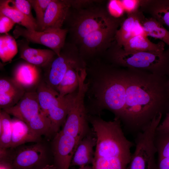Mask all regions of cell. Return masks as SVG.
I'll return each mask as SVG.
<instances>
[{
    "label": "cell",
    "mask_w": 169,
    "mask_h": 169,
    "mask_svg": "<svg viewBox=\"0 0 169 169\" xmlns=\"http://www.w3.org/2000/svg\"><path fill=\"white\" fill-rule=\"evenodd\" d=\"M25 40V41H19L17 45L20 57L27 63L36 67H46L49 66L57 56L50 49H37L30 47L29 42Z\"/></svg>",
    "instance_id": "obj_16"
},
{
    "label": "cell",
    "mask_w": 169,
    "mask_h": 169,
    "mask_svg": "<svg viewBox=\"0 0 169 169\" xmlns=\"http://www.w3.org/2000/svg\"><path fill=\"white\" fill-rule=\"evenodd\" d=\"M0 159L10 161L17 169H42L53 164L50 146L42 141L31 145L0 148Z\"/></svg>",
    "instance_id": "obj_5"
},
{
    "label": "cell",
    "mask_w": 169,
    "mask_h": 169,
    "mask_svg": "<svg viewBox=\"0 0 169 169\" xmlns=\"http://www.w3.org/2000/svg\"><path fill=\"white\" fill-rule=\"evenodd\" d=\"M12 135L10 148H14L28 142L41 141L23 121L14 117L12 119Z\"/></svg>",
    "instance_id": "obj_19"
},
{
    "label": "cell",
    "mask_w": 169,
    "mask_h": 169,
    "mask_svg": "<svg viewBox=\"0 0 169 169\" xmlns=\"http://www.w3.org/2000/svg\"><path fill=\"white\" fill-rule=\"evenodd\" d=\"M11 2L13 6L18 10L36 23L35 18L32 15L31 11L32 6L28 0H11Z\"/></svg>",
    "instance_id": "obj_32"
},
{
    "label": "cell",
    "mask_w": 169,
    "mask_h": 169,
    "mask_svg": "<svg viewBox=\"0 0 169 169\" xmlns=\"http://www.w3.org/2000/svg\"><path fill=\"white\" fill-rule=\"evenodd\" d=\"M152 17L169 28V0L145 1L142 6Z\"/></svg>",
    "instance_id": "obj_24"
},
{
    "label": "cell",
    "mask_w": 169,
    "mask_h": 169,
    "mask_svg": "<svg viewBox=\"0 0 169 169\" xmlns=\"http://www.w3.org/2000/svg\"><path fill=\"white\" fill-rule=\"evenodd\" d=\"M68 32L67 29L52 28L40 31L30 30L17 25L13 34L15 38L22 37L29 42L44 45L59 56L65 44Z\"/></svg>",
    "instance_id": "obj_11"
},
{
    "label": "cell",
    "mask_w": 169,
    "mask_h": 169,
    "mask_svg": "<svg viewBox=\"0 0 169 169\" xmlns=\"http://www.w3.org/2000/svg\"><path fill=\"white\" fill-rule=\"evenodd\" d=\"M16 23L11 19L0 13V33L6 34Z\"/></svg>",
    "instance_id": "obj_35"
},
{
    "label": "cell",
    "mask_w": 169,
    "mask_h": 169,
    "mask_svg": "<svg viewBox=\"0 0 169 169\" xmlns=\"http://www.w3.org/2000/svg\"><path fill=\"white\" fill-rule=\"evenodd\" d=\"M13 79L25 90L38 84L39 73L36 66L27 62L23 63L16 67Z\"/></svg>",
    "instance_id": "obj_20"
},
{
    "label": "cell",
    "mask_w": 169,
    "mask_h": 169,
    "mask_svg": "<svg viewBox=\"0 0 169 169\" xmlns=\"http://www.w3.org/2000/svg\"><path fill=\"white\" fill-rule=\"evenodd\" d=\"M26 92L13 79L0 80V107L3 110L16 105Z\"/></svg>",
    "instance_id": "obj_17"
},
{
    "label": "cell",
    "mask_w": 169,
    "mask_h": 169,
    "mask_svg": "<svg viewBox=\"0 0 169 169\" xmlns=\"http://www.w3.org/2000/svg\"><path fill=\"white\" fill-rule=\"evenodd\" d=\"M88 120L96 140L91 169H128L134 144L125 136L120 120L92 115Z\"/></svg>",
    "instance_id": "obj_3"
},
{
    "label": "cell",
    "mask_w": 169,
    "mask_h": 169,
    "mask_svg": "<svg viewBox=\"0 0 169 169\" xmlns=\"http://www.w3.org/2000/svg\"><path fill=\"white\" fill-rule=\"evenodd\" d=\"M118 18L110 25L95 31L82 38L78 43V49L82 58L92 56L104 51L111 46L120 24Z\"/></svg>",
    "instance_id": "obj_10"
},
{
    "label": "cell",
    "mask_w": 169,
    "mask_h": 169,
    "mask_svg": "<svg viewBox=\"0 0 169 169\" xmlns=\"http://www.w3.org/2000/svg\"><path fill=\"white\" fill-rule=\"evenodd\" d=\"M27 124L41 110L36 92H26L14 106L3 110Z\"/></svg>",
    "instance_id": "obj_15"
},
{
    "label": "cell",
    "mask_w": 169,
    "mask_h": 169,
    "mask_svg": "<svg viewBox=\"0 0 169 169\" xmlns=\"http://www.w3.org/2000/svg\"><path fill=\"white\" fill-rule=\"evenodd\" d=\"M145 18L142 12L139 9L128 14L127 18L122 21L120 28L116 32L115 39L116 45L121 48L131 38L138 35H146L141 24Z\"/></svg>",
    "instance_id": "obj_13"
},
{
    "label": "cell",
    "mask_w": 169,
    "mask_h": 169,
    "mask_svg": "<svg viewBox=\"0 0 169 169\" xmlns=\"http://www.w3.org/2000/svg\"><path fill=\"white\" fill-rule=\"evenodd\" d=\"M15 38L8 34L0 37V58L3 62L11 61L18 52Z\"/></svg>",
    "instance_id": "obj_28"
},
{
    "label": "cell",
    "mask_w": 169,
    "mask_h": 169,
    "mask_svg": "<svg viewBox=\"0 0 169 169\" xmlns=\"http://www.w3.org/2000/svg\"><path fill=\"white\" fill-rule=\"evenodd\" d=\"M12 119L3 110L0 112V148H10L12 135Z\"/></svg>",
    "instance_id": "obj_29"
},
{
    "label": "cell",
    "mask_w": 169,
    "mask_h": 169,
    "mask_svg": "<svg viewBox=\"0 0 169 169\" xmlns=\"http://www.w3.org/2000/svg\"><path fill=\"white\" fill-rule=\"evenodd\" d=\"M162 116V113L157 114L142 131L137 134L135 149L128 169H157L155 137Z\"/></svg>",
    "instance_id": "obj_7"
},
{
    "label": "cell",
    "mask_w": 169,
    "mask_h": 169,
    "mask_svg": "<svg viewBox=\"0 0 169 169\" xmlns=\"http://www.w3.org/2000/svg\"><path fill=\"white\" fill-rule=\"evenodd\" d=\"M168 132H169V110L163 121L157 127L156 132L157 133Z\"/></svg>",
    "instance_id": "obj_36"
},
{
    "label": "cell",
    "mask_w": 169,
    "mask_h": 169,
    "mask_svg": "<svg viewBox=\"0 0 169 169\" xmlns=\"http://www.w3.org/2000/svg\"><path fill=\"white\" fill-rule=\"evenodd\" d=\"M124 9L127 14L133 13L139 9L141 6L143 1L136 0H124L120 1Z\"/></svg>",
    "instance_id": "obj_34"
},
{
    "label": "cell",
    "mask_w": 169,
    "mask_h": 169,
    "mask_svg": "<svg viewBox=\"0 0 169 169\" xmlns=\"http://www.w3.org/2000/svg\"><path fill=\"white\" fill-rule=\"evenodd\" d=\"M92 167L90 165H87L85 166L79 167L78 169H91Z\"/></svg>",
    "instance_id": "obj_41"
},
{
    "label": "cell",
    "mask_w": 169,
    "mask_h": 169,
    "mask_svg": "<svg viewBox=\"0 0 169 169\" xmlns=\"http://www.w3.org/2000/svg\"><path fill=\"white\" fill-rule=\"evenodd\" d=\"M157 169H169V157L158 159Z\"/></svg>",
    "instance_id": "obj_38"
},
{
    "label": "cell",
    "mask_w": 169,
    "mask_h": 169,
    "mask_svg": "<svg viewBox=\"0 0 169 169\" xmlns=\"http://www.w3.org/2000/svg\"><path fill=\"white\" fill-rule=\"evenodd\" d=\"M86 69L88 115L99 116L106 110L120 120L125 103V69L99 62L86 66Z\"/></svg>",
    "instance_id": "obj_2"
},
{
    "label": "cell",
    "mask_w": 169,
    "mask_h": 169,
    "mask_svg": "<svg viewBox=\"0 0 169 169\" xmlns=\"http://www.w3.org/2000/svg\"><path fill=\"white\" fill-rule=\"evenodd\" d=\"M42 169H56L53 164L48 165Z\"/></svg>",
    "instance_id": "obj_40"
},
{
    "label": "cell",
    "mask_w": 169,
    "mask_h": 169,
    "mask_svg": "<svg viewBox=\"0 0 169 169\" xmlns=\"http://www.w3.org/2000/svg\"><path fill=\"white\" fill-rule=\"evenodd\" d=\"M0 169H17L10 161L4 159L0 160Z\"/></svg>",
    "instance_id": "obj_39"
},
{
    "label": "cell",
    "mask_w": 169,
    "mask_h": 169,
    "mask_svg": "<svg viewBox=\"0 0 169 169\" xmlns=\"http://www.w3.org/2000/svg\"><path fill=\"white\" fill-rule=\"evenodd\" d=\"M115 44L109 50L112 65L161 75L168 59L169 49L164 51H128Z\"/></svg>",
    "instance_id": "obj_4"
},
{
    "label": "cell",
    "mask_w": 169,
    "mask_h": 169,
    "mask_svg": "<svg viewBox=\"0 0 169 169\" xmlns=\"http://www.w3.org/2000/svg\"><path fill=\"white\" fill-rule=\"evenodd\" d=\"M0 13L18 23L30 30L38 31L37 23L27 17L12 4L11 0L0 1Z\"/></svg>",
    "instance_id": "obj_22"
},
{
    "label": "cell",
    "mask_w": 169,
    "mask_h": 169,
    "mask_svg": "<svg viewBox=\"0 0 169 169\" xmlns=\"http://www.w3.org/2000/svg\"><path fill=\"white\" fill-rule=\"evenodd\" d=\"M79 142L60 131L53 137L50 145L53 164L56 169H69Z\"/></svg>",
    "instance_id": "obj_12"
},
{
    "label": "cell",
    "mask_w": 169,
    "mask_h": 169,
    "mask_svg": "<svg viewBox=\"0 0 169 169\" xmlns=\"http://www.w3.org/2000/svg\"><path fill=\"white\" fill-rule=\"evenodd\" d=\"M79 87L65 121L60 131L75 138L79 143L91 131L88 124V114L85 98L88 84L85 69L78 72Z\"/></svg>",
    "instance_id": "obj_6"
},
{
    "label": "cell",
    "mask_w": 169,
    "mask_h": 169,
    "mask_svg": "<svg viewBox=\"0 0 169 169\" xmlns=\"http://www.w3.org/2000/svg\"><path fill=\"white\" fill-rule=\"evenodd\" d=\"M71 8L69 0H51L45 12L40 31L62 28Z\"/></svg>",
    "instance_id": "obj_14"
},
{
    "label": "cell",
    "mask_w": 169,
    "mask_h": 169,
    "mask_svg": "<svg viewBox=\"0 0 169 169\" xmlns=\"http://www.w3.org/2000/svg\"><path fill=\"white\" fill-rule=\"evenodd\" d=\"M108 8L109 13L115 18H119L122 16L124 11L120 1H110L108 4Z\"/></svg>",
    "instance_id": "obj_33"
},
{
    "label": "cell",
    "mask_w": 169,
    "mask_h": 169,
    "mask_svg": "<svg viewBox=\"0 0 169 169\" xmlns=\"http://www.w3.org/2000/svg\"><path fill=\"white\" fill-rule=\"evenodd\" d=\"M161 75L127 68L125 103L120 120L136 134L142 131L155 116L162 112L164 98Z\"/></svg>",
    "instance_id": "obj_1"
},
{
    "label": "cell",
    "mask_w": 169,
    "mask_h": 169,
    "mask_svg": "<svg viewBox=\"0 0 169 169\" xmlns=\"http://www.w3.org/2000/svg\"><path fill=\"white\" fill-rule=\"evenodd\" d=\"M155 144L158 159L169 157V132H156Z\"/></svg>",
    "instance_id": "obj_30"
},
{
    "label": "cell",
    "mask_w": 169,
    "mask_h": 169,
    "mask_svg": "<svg viewBox=\"0 0 169 169\" xmlns=\"http://www.w3.org/2000/svg\"><path fill=\"white\" fill-rule=\"evenodd\" d=\"M141 24L146 36L160 39L169 45V31L159 21L152 17L145 18Z\"/></svg>",
    "instance_id": "obj_27"
},
{
    "label": "cell",
    "mask_w": 169,
    "mask_h": 169,
    "mask_svg": "<svg viewBox=\"0 0 169 169\" xmlns=\"http://www.w3.org/2000/svg\"><path fill=\"white\" fill-rule=\"evenodd\" d=\"M81 68H83L71 67L67 71L56 90L61 97L72 94L78 90V71Z\"/></svg>",
    "instance_id": "obj_25"
},
{
    "label": "cell",
    "mask_w": 169,
    "mask_h": 169,
    "mask_svg": "<svg viewBox=\"0 0 169 169\" xmlns=\"http://www.w3.org/2000/svg\"><path fill=\"white\" fill-rule=\"evenodd\" d=\"M96 137L92 131L79 142L74 154L70 166L79 167L92 164L94 156V146L96 144Z\"/></svg>",
    "instance_id": "obj_18"
},
{
    "label": "cell",
    "mask_w": 169,
    "mask_h": 169,
    "mask_svg": "<svg viewBox=\"0 0 169 169\" xmlns=\"http://www.w3.org/2000/svg\"><path fill=\"white\" fill-rule=\"evenodd\" d=\"M49 66L47 83L56 90L69 69L84 68L86 64L76 46L72 44H65L60 56H56Z\"/></svg>",
    "instance_id": "obj_9"
},
{
    "label": "cell",
    "mask_w": 169,
    "mask_h": 169,
    "mask_svg": "<svg viewBox=\"0 0 169 169\" xmlns=\"http://www.w3.org/2000/svg\"><path fill=\"white\" fill-rule=\"evenodd\" d=\"M95 1L93 0H69L71 8L77 9H81L84 6L92 3Z\"/></svg>",
    "instance_id": "obj_37"
},
{
    "label": "cell",
    "mask_w": 169,
    "mask_h": 169,
    "mask_svg": "<svg viewBox=\"0 0 169 169\" xmlns=\"http://www.w3.org/2000/svg\"><path fill=\"white\" fill-rule=\"evenodd\" d=\"M168 88L169 89V83H168Z\"/></svg>",
    "instance_id": "obj_42"
},
{
    "label": "cell",
    "mask_w": 169,
    "mask_h": 169,
    "mask_svg": "<svg viewBox=\"0 0 169 169\" xmlns=\"http://www.w3.org/2000/svg\"><path fill=\"white\" fill-rule=\"evenodd\" d=\"M51 0H28L36 14V20L40 31L42 26L44 15Z\"/></svg>",
    "instance_id": "obj_31"
},
{
    "label": "cell",
    "mask_w": 169,
    "mask_h": 169,
    "mask_svg": "<svg viewBox=\"0 0 169 169\" xmlns=\"http://www.w3.org/2000/svg\"><path fill=\"white\" fill-rule=\"evenodd\" d=\"M73 17L70 29L78 42L91 33L107 26L116 21L105 10L97 8L78 9Z\"/></svg>",
    "instance_id": "obj_8"
},
{
    "label": "cell",
    "mask_w": 169,
    "mask_h": 169,
    "mask_svg": "<svg viewBox=\"0 0 169 169\" xmlns=\"http://www.w3.org/2000/svg\"><path fill=\"white\" fill-rule=\"evenodd\" d=\"M33 132L39 137L42 136L54 137L51 121L48 115L41 110L27 124Z\"/></svg>",
    "instance_id": "obj_26"
},
{
    "label": "cell",
    "mask_w": 169,
    "mask_h": 169,
    "mask_svg": "<svg viewBox=\"0 0 169 169\" xmlns=\"http://www.w3.org/2000/svg\"><path fill=\"white\" fill-rule=\"evenodd\" d=\"M165 44L161 41L154 43L149 40L145 35L134 36L126 42L122 48L128 51H164Z\"/></svg>",
    "instance_id": "obj_21"
},
{
    "label": "cell",
    "mask_w": 169,
    "mask_h": 169,
    "mask_svg": "<svg viewBox=\"0 0 169 169\" xmlns=\"http://www.w3.org/2000/svg\"><path fill=\"white\" fill-rule=\"evenodd\" d=\"M36 92L41 110L46 114L49 110L63 97L55 90L44 82L39 85Z\"/></svg>",
    "instance_id": "obj_23"
}]
</instances>
